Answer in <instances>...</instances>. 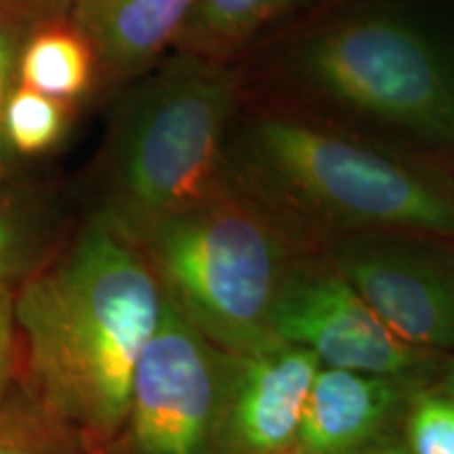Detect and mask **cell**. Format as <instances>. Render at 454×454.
Segmentation results:
<instances>
[{
    "label": "cell",
    "mask_w": 454,
    "mask_h": 454,
    "mask_svg": "<svg viewBox=\"0 0 454 454\" xmlns=\"http://www.w3.org/2000/svg\"><path fill=\"white\" fill-rule=\"evenodd\" d=\"M164 288L144 248L98 208L13 291L24 387L87 454H110Z\"/></svg>",
    "instance_id": "6da1fadb"
},
{
    "label": "cell",
    "mask_w": 454,
    "mask_h": 454,
    "mask_svg": "<svg viewBox=\"0 0 454 454\" xmlns=\"http://www.w3.org/2000/svg\"><path fill=\"white\" fill-rule=\"evenodd\" d=\"M238 104L230 61L173 51L139 78L104 152L106 211L130 236L227 190Z\"/></svg>",
    "instance_id": "7a4b0ae2"
},
{
    "label": "cell",
    "mask_w": 454,
    "mask_h": 454,
    "mask_svg": "<svg viewBox=\"0 0 454 454\" xmlns=\"http://www.w3.org/2000/svg\"><path fill=\"white\" fill-rule=\"evenodd\" d=\"M244 164L261 202L351 231L454 240V179L429 164L286 114L259 116Z\"/></svg>",
    "instance_id": "3957f363"
},
{
    "label": "cell",
    "mask_w": 454,
    "mask_h": 454,
    "mask_svg": "<svg viewBox=\"0 0 454 454\" xmlns=\"http://www.w3.org/2000/svg\"><path fill=\"white\" fill-rule=\"evenodd\" d=\"M133 238L167 297L225 354H248L276 339L271 311L291 268L259 198L227 187Z\"/></svg>",
    "instance_id": "277c9868"
},
{
    "label": "cell",
    "mask_w": 454,
    "mask_h": 454,
    "mask_svg": "<svg viewBox=\"0 0 454 454\" xmlns=\"http://www.w3.org/2000/svg\"><path fill=\"white\" fill-rule=\"evenodd\" d=\"M294 72L334 107L454 152V51L411 17L328 21L299 44Z\"/></svg>",
    "instance_id": "5b68a950"
},
{
    "label": "cell",
    "mask_w": 454,
    "mask_h": 454,
    "mask_svg": "<svg viewBox=\"0 0 454 454\" xmlns=\"http://www.w3.org/2000/svg\"><path fill=\"white\" fill-rule=\"evenodd\" d=\"M225 377V351L167 297L135 366L127 414L110 454H213Z\"/></svg>",
    "instance_id": "8992f818"
},
{
    "label": "cell",
    "mask_w": 454,
    "mask_h": 454,
    "mask_svg": "<svg viewBox=\"0 0 454 454\" xmlns=\"http://www.w3.org/2000/svg\"><path fill=\"white\" fill-rule=\"evenodd\" d=\"M438 240L411 231H351L333 251L334 268L414 349H454V248Z\"/></svg>",
    "instance_id": "52a82bcc"
},
{
    "label": "cell",
    "mask_w": 454,
    "mask_h": 454,
    "mask_svg": "<svg viewBox=\"0 0 454 454\" xmlns=\"http://www.w3.org/2000/svg\"><path fill=\"white\" fill-rule=\"evenodd\" d=\"M271 331L276 339L314 351L322 366L408 377L421 364L419 349L397 339L333 263L286 271Z\"/></svg>",
    "instance_id": "ba28073f"
},
{
    "label": "cell",
    "mask_w": 454,
    "mask_h": 454,
    "mask_svg": "<svg viewBox=\"0 0 454 454\" xmlns=\"http://www.w3.org/2000/svg\"><path fill=\"white\" fill-rule=\"evenodd\" d=\"M320 366L314 351L282 339L248 354H227L213 454H293Z\"/></svg>",
    "instance_id": "9c48e42d"
},
{
    "label": "cell",
    "mask_w": 454,
    "mask_h": 454,
    "mask_svg": "<svg viewBox=\"0 0 454 454\" xmlns=\"http://www.w3.org/2000/svg\"><path fill=\"white\" fill-rule=\"evenodd\" d=\"M196 0H67L70 24L110 81H135L173 51Z\"/></svg>",
    "instance_id": "30bf717a"
},
{
    "label": "cell",
    "mask_w": 454,
    "mask_h": 454,
    "mask_svg": "<svg viewBox=\"0 0 454 454\" xmlns=\"http://www.w3.org/2000/svg\"><path fill=\"white\" fill-rule=\"evenodd\" d=\"M406 377L320 366L293 454H354L381 434L402 404Z\"/></svg>",
    "instance_id": "8fae6325"
},
{
    "label": "cell",
    "mask_w": 454,
    "mask_h": 454,
    "mask_svg": "<svg viewBox=\"0 0 454 454\" xmlns=\"http://www.w3.org/2000/svg\"><path fill=\"white\" fill-rule=\"evenodd\" d=\"M308 0H196L173 51L213 59L231 57Z\"/></svg>",
    "instance_id": "7c38bea8"
},
{
    "label": "cell",
    "mask_w": 454,
    "mask_h": 454,
    "mask_svg": "<svg viewBox=\"0 0 454 454\" xmlns=\"http://www.w3.org/2000/svg\"><path fill=\"white\" fill-rule=\"evenodd\" d=\"M95 70L98 66L87 41L74 27L55 20L26 43L20 59V84L72 101L87 93Z\"/></svg>",
    "instance_id": "4fadbf2b"
},
{
    "label": "cell",
    "mask_w": 454,
    "mask_h": 454,
    "mask_svg": "<svg viewBox=\"0 0 454 454\" xmlns=\"http://www.w3.org/2000/svg\"><path fill=\"white\" fill-rule=\"evenodd\" d=\"M66 13L67 0H0V192L17 167L4 133V110L20 84L21 53L34 32Z\"/></svg>",
    "instance_id": "5bb4252c"
},
{
    "label": "cell",
    "mask_w": 454,
    "mask_h": 454,
    "mask_svg": "<svg viewBox=\"0 0 454 454\" xmlns=\"http://www.w3.org/2000/svg\"><path fill=\"white\" fill-rule=\"evenodd\" d=\"M0 454H87L81 442L24 387L20 377L0 395Z\"/></svg>",
    "instance_id": "9a60e30c"
},
{
    "label": "cell",
    "mask_w": 454,
    "mask_h": 454,
    "mask_svg": "<svg viewBox=\"0 0 454 454\" xmlns=\"http://www.w3.org/2000/svg\"><path fill=\"white\" fill-rule=\"evenodd\" d=\"M53 248V225L41 208L0 192V288L15 291Z\"/></svg>",
    "instance_id": "2e32d148"
},
{
    "label": "cell",
    "mask_w": 454,
    "mask_h": 454,
    "mask_svg": "<svg viewBox=\"0 0 454 454\" xmlns=\"http://www.w3.org/2000/svg\"><path fill=\"white\" fill-rule=\"evenodd\" d=\"M67 101L17 84L4 110V133L17 158L43 156L59 144L67 127Z\"/></svg>",
    "instance_id": "e0dca14e"
},
{
    "label": "cell",
    "mask_w": 454,
    "mask_h": 454,
    "mask_svg": "<svg viewBox=\"0 0 454 454\" xmlns=\"http://www.w3.org/2000/svg\"><path fill=\"white\" fill-rule=\"evenodd\" d=\"M408 452L454 454V400L427 394L414 402L408 419Z\"/></svg>",
    "instance_id": "ac0fdd59"
},
{
    "label": "cell",
    "mask_w": 454,
    "mask_h": 454,
    "mask_svg": "<svg viewBox=\"0 0 454 454\" xmlns=\"http://www.w3.org/2000/svg\"><path fill=\"white\" fill-rule=\"evenodd\" d=\"M20 348L13 309V288H0V395L17 379Z\"/></svg>",
    "instance_id": "d6986e66"
},
{
    "label": "cell",
    "mask_w": 454,
    "mask_h": 454,
    "mask_svg": "<svg viewBox=\"0 0 454 454\" xmlns=\"http://www.w3.org/2000/svg\"><path fill=\"white\" fill-rule=\"evenodd\" d=\"M354 454H411L408 448L402 444H394V442H381V444H372V446H364L362 450H357Z\"/></svg>",
    "instance_id": "ffe728a7"
},
{
    "label": "cell",
    "mask_w": 454,
    "mask_h": 454,
    "mask_svg": "<svg viewBox=\"0 0 454 454\" xmlns=\"http://www.w3.org/2000/svg\"><path fill=\"white\" fill-rule=\"evenodd\" d=\"M444 389H446V395H450L454 400V366L450 368V372L446 374V383H444Z\"/></svg>",
    "instance_id": "44dd1931"
}]
</instances>
